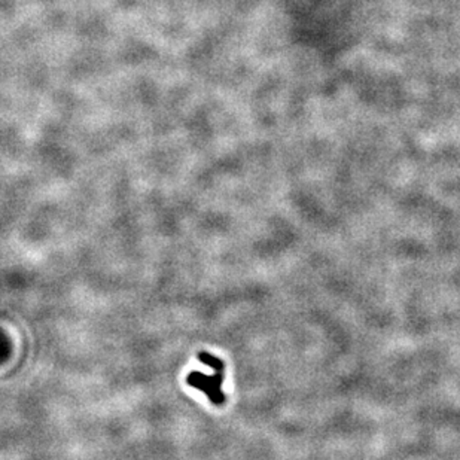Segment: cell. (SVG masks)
Masks as SVG:
<instances>
[{
	"label": "cell",
	"instance_id": "6da1fadb",
	"mask_svg": "<svg viewBox=\"0 0 460 460\" xmlns=\"http://www.w3.org/2000/svg\"><path fill=\"white\" fill-rule=\"evenodd\" d=\"M213 371H214L213 376H206L204 373L200 371H192L187 377V383L194 389L203 392L213 405L221 407L226 401V396L221 389L224 383L225 370H213Z\"/></svg>",
	"mask_w": 460,
	"mask_h": 460
},
{
	"label": "cell",
	"instance_id": "7a4b0ae2",
	"mask_svg": "<svg viewBox=\"0 0 460 460\" xmlns=\"http://www.w3.org/2000/svg\"><path fill=\"white\" fill-rule=\"evenodd\" d=\"M197 358H198V361L206 363L209 368H212V370H225V363L219 358L207 354V351H202V354L197 355Z\"/></svg>",
	"mask_w": 460,
	"mask_h": 460
}]
</instances>
